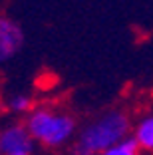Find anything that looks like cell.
<instances>
[{"label": "cell", "mask_w": 153, "mask_h": 155, "mask_svg": "<svg viewBox=\"0 0 153 155\" xmlns=\"http://www.w3.org/2000/svg\"><path fill=\"white\" fill-rule=\"evenodd\" d=\"M32 139L26 123H10L0 133V153L10 155L16 151H32Z\"/></svg>", "instance_id": "3957f363"}, {"label": "cell", "mask_w": 153, "mask_h": 155, "mask_svg": "<svg viewBox=\"0 0 153 155\" xmlns=\"http://www.w3.org/2000/svg\"><path fill=\"white\" fill-rule=\"evenodd\" d=\"M139 145H137V141L133 139V135H129L127 139H123L121 143H117V145H113L111 149H108L105 153L101 155H139Z\"/></svg>", "instance_id": "52a82bcc"}, {"label": "cell", "mask_w": 153, "mask_h": 155, "mask_svg": "<svg viewBox=\"0 0 153 155\" xmlns=\"http://www.w3.org/2000/svg\"><path fill=\"white\" fill-rule=\"evenodd\" d=\"M26 127L34 141L46 147H60L74 137L76 119L66 111H54L52 107L40 105L28 114Z\"/></svg>", "instance_id": "7a4b0ae2"}, {"label": "cell", "mask_w": 153, "mask_h": 155, "mask_svg": "<svg viewBox=\"0 0 153 155\" xmlns=\"http://www.w3.org/2000/svg\"><path fill=\"white\" fill-rule=\"evenodd\" d=\"M8 110L14 114H30L32 111V97L26 94H14L8 97Z\"/></svg>", "instance_id": "8992f818"}, {"label": "cell", "mask_w": 153, "mask_h": 155, "mask_svg": "<svg viewBox=\"0 0 153 155\" xmlns=\"http://www.w3.org/2000/svg\"><path fill=\"white\" fill-rule=\"evenodd\" d=\"M22 44H24L22 28L14 22V20L2 18L0 20V58H2V62L12 58L22 48Z\"/></svg>", "instance_id": "277c9868"}, {"label": "cell", "mask_w": 153, "mask_h": 155, "mask_svg": "<svg viewBox=\"0 0 153 155\" xmlns=\"http://www.w3.org/2000/svg\"><path fill=\"white\" fill-rule=\"evenodd\" d=\"M133 139L137 141L141 151L153 153V114L143 115L139 121L133 125Z\"/></svg>", "instance_id": "5b68a950"}, {"label": "cell", "mask_w": 153, "mask_h": 155, "mask_svg": "<svg viewBox=\"0 0 153 155\" xmlns=\"http://www.w3.org/2000/svg\"><path fill=\"white\" fill-rule=\"evenodd\" d=\"M131 121L121 110H109L86 125L78 135L74 155H101L129 137Z\"/></svg>", "instance_id": "6da1fadb"}, {"label": "cell", "mask_w": 153, "mask_h": 155, "mask_svg": "<svg viewBox=\"0 0 153 155\" xmlns=\"http://www.w3.org/2000/svg\"><path fill=\"white\" fill-rule=\"evenodd\" d=\"M10 155H32V151H16V153H10Z\"/></svg>", "instance_id": "ba28073f"}]
</instances>
